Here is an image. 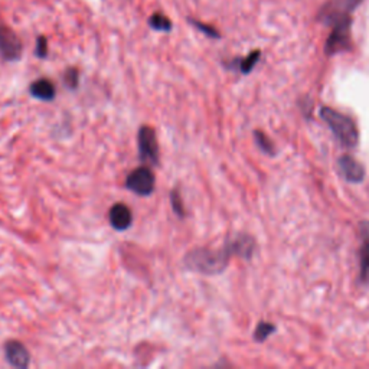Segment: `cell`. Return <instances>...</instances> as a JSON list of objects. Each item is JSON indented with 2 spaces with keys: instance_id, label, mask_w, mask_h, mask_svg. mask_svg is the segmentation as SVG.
<instances>
[{
  "instance_id": "1",
  "label": "cell",
  "mask_w": 369,
  "mask_h": 369,
  "mask_svg": "<svg viewBox=\"0 0 369 369\" xmlns=\"http://www.w3.org/2000/svg\"><path fill=\"white\" fill-rule=\"evenodd\" d=\"M231 257H233V254H231L226 245H224L221 250L195 249L184 255L183 264L188 270L199 274L217 275L228 267Z\"/></svg>"
},
{
  "instance_id": "2",
  "label": "cell",
  "mask_w": 369,
  "mask_h": 369,
  "mask_svg": "<svg viewBox=\"0 0 369 369\" xmlns=\"http://www.w3.org/2000/svg\"><path fill=\"white\" fill-rule=\"evenodd\" d=\"M320 117L323 121H326V125L335 134L337 140L341 142L345 147H355L359 140V133L357 129L355 121H353L349 116H345L339 112H336L330 107H323L320 110Z\"/></svg>"
},
{
  "instance_id": "3",
  "label": "cell",
  "mask_w": 369,
  "mask_h": 369,
  "mask_svg": "<svg viewBox=\"0 0 369 369\" xmlns=\"http://www.w3.org/2000/svg\"><path fill=\"white\" fill-rule=\"evenodd\" d=\"M137 146H138V158L145 165L159 166L160 151L156 131L150 126H142L137 134Z\"/></svg>"
},
{
  "instance_id": "4",
  "label": "cell",
  "mask_w": 369,
  "mask_h": 369,
  "mask_svg": "<svg viewBox=\"0 0 369 369\" xmlns=\"http://www.w3.org/2000/svg\"><path fill=\"white\" fill-rule=\"evenodd\" d=\"M363 0H329L323 5L319 13V19L326 25H335L341 21L349 19L350 13L355 10Z\"/></svg>"
},
{
  "instance_id": "5",
  "label": "cell",
  "mask_w": 369,
  "mask_h": 369,
  "mask_svg": "<svg viewBox=\"0 0 369 369\" xmlns=\"http://www.w3.org/2000/svg\"><path fill=\"white\" fill-rule=\"evenodd\" d=\"M126 188L138 196H150L156 188V178L149 166L136 167L126 179Z\"/></svg>"
},
{
  "instance_id": "6",
  "label": "cell",
  "mask_w": 369,
  "mask_h": 369,
  "mask_svg": "<svg viewBox=\"0 0 369 369\" xmlns=\"http://www.w3.org/2000/svg\"><path fill=\"white\" fill-rule=\"evenodd\" d=\"M23 45L14 30L9 26L0 25V56L8 63L19 61L22 56Z\"/></svg>"
},
{
  "instance_id": "7",
  "label": "cell",
  "mask_w": 369,
  "mask_h": 369,
  "mask_svg": "<svg viewBox=\"0 0 369 369\" xmlns=\"http://www.w3.org/2000/svg\"><path fill=\"white\" fill-rule=\"evenodd\" d=\"M350 43V18L333 25V30L328 38L325 51L328 55L344 52L349 48Z\"/></svg>"
},
{
  "instance_id": "8",
  "label": "cell",
  "mask_w": 369,
  "mask_h": 369,
  "mask_svg": "<svg viewBox=\"0 0 369 369\" xmlns=\"http://www.w3.org/2000/svg\"><path fill=\"white\" fill-rule=\"evenodd\" d=\"M5 358L10 366L18 369H25L30 363L29 352L19 341H8L5 344Z\"/></svg>"
},
{
  "instance_id": "9",
  "label": "cell",
  "mask_w": 369,
  "mask_h": 369,
  "mask_svg": "<svg viewBox=\"0 0 369 369\" xmlns=\"http://www.w3.org/2000/svg\"><path fill=\"white\" fill-rule=\"evenodd\" d=\"M342 176L350 183H361L365 179V167L349 155H344L337 160Z\"/></svg>"
},
{
  "instance_id": "10",
  "label": "cell",
  "mask_w": 369,
  "mask_h": 369,
  "mask_svg": "<svg viewBox=\"0 0 369 369\" xmlns=\"http://www.w3.org/2000/svg\"><path fill=\"white\" fill-rule=\"evenodd\" d=\"M110 225L116 231H127L133 225V213L126 204H114L109 211Z\"/></svg>"
},
{
  "instance_id": "11",
  "label": "cell",
  "mask_w": 369,
  "mask_h": 369,
  "mask_svg": "<svg viewBox=\"0 0 369 369\" xmlns=\"http://www.w3.org/2000/svg\"><path fill=\"white\" fill-rule=\"evenodd\" d=\"M225 245L233 255H238L242 258H250L254 253L255 242L250 235L238 234L233 240H229Z\"/></svg>"
},
{
  "instance_id": "12",
  "label": "cell",
  "mask_w": 369,
  "mask_h": 369,
  "mask_svg": "<svg viewBox=\"0 0 369 369\" xmlns=\"http://www.w3.org/2000/svg\"><path fill=\"white\" fill-rule=\"evenodd\" d=\"M29 94L41 101H52L56 96L55 84L48 78H39L29 85Z\"/></svg>"
},
{
  "instance_id": "13",
  "label": "cell",
  "mask_w": 369,
  "mask_h": 369,
  "mask_svg": "<svg viewBox=\"0 0 369 369\" xmlns=\"http://www.w3.org/2000/svg\"><path fill=\"white\" fill-rule=\"evenodd\" d=\"M363 242L359 250V279L369 283V231H363Z\"/></svg>"
},
{
  "instance_id": "14",
  "label": "cell",
  "mask_w": 369,
  "mask_h": 369,
  "mask_svg": "<svg viewBox=\"0 0 369 369\" xmlns=\"http://www.w3.org/2000/svg\"><path fill=\"white\" fill-rule=\"evenodd\" d=\"M149 26L153 30H158V32H171L173 25H172V21L169 19L166 14L156 12L149 18Z\"/></svg>"
},
{
  "instance_id": "15",
  "label": "cell",
  "mask_w": 369,
  "mask_h": 369,
  "mask_svg": "<svg viewBox=\"0 0 369 369\" xmlns=\"http://www.w3.org/2000/svg\"><path fill=\"white\" fill-rule=\"evenodd\" d=\"M258 59H260V51L251 52L249 56H245L244 59L238 61V68H240V71L242 74H250L254 70V67L257 65Z\"/></svg>"
},
{
  "instance_id": "16",
  "label": "cell",
  "mask_w": 369,
  "mask_h": 369,
  "mask_svg": "<svg viewBox=\"0 0 369 369\" xmlns=\"http://www.w3.org/2000/svg\"><path fill=\"white\" fill-rule=\"evenodd\" d=\"M63 80H64V84L68 89L74 91L78 88V84H80V71L76 68H68L64 75H63Z\"/></svg>"
},
{
  "instance_id": "17",
  "label": "cell",
  "mask_w": 369,
  "mask_h": 369,
  "mask_svg": "<svg viewBox=\"0 0 369 369\" xmlns=\"http://www.w3.org/2000/svg\"><path fill=\"white\" fill-rule=\"evenodd\" d=\"M171 205L173 212L176 213V217L179 218H184L187 217V211H184V205H183V199L180 196L179 189H173L171 192Z\"/></svg>"
},
{
  "instance_id": "18",
  "label": "cell",
  "mask_w": 369,
  "mask_h": 369,
  "mask_svg": "<svg viewBox=\"0 0 369 369\" xmlns=\"http://www.w3.org/2000/svg\"><path fill=\"white\" fill-rule=\"evenodd\" d=\"M275 330V328L271 325V323L267 321H261L260 325L257 326L255 332H254V339L257 342H264L267 337Z\"/></svg>"
},
{
  "instance_id": "19",
  "label": "cell",
  "mask_w": 369,
  "mask_h": 369,
  "mask_svg": "<svg viewBox=\"0 0 369 369\" xmlns=\"http://www.w3.org/2000/svg\"><path fill=\"white\" fill-rule=\"evenodd\" d=\"M189 23H192L198 30H199V32H202L204 35H207L208 38H213V39H218L221 35H220V32H218V30L217 29H215L213 26H211V25H207V23H204V22H201V21H196V19H189Z\"/></svg>"
},
{
  "instance_id": "20",
  "label": "cell",
  "mask_w": 369,
  "mask_h": 369,
  "mask_svg": "<svg viewBox=\"0 0 369 369\" xmlns=\"http://www.w3.org/2000/svg\"><path fill=\"white\" fill-rule=\"evenodd\" d=\"M254 136H255V142H257L258 147L263 150L264 153H267V155H273V153H274V145L271 143L270 138L264 133H261V131H255Z\"/></svg>"
},
{
  "instance_id": "21",
  "label": "cell",
  "mask_w": 369,
  "mask_h": 369,
  "mask_svg": "<svg viewBox=\"0 0 369 369\" xmlns=\"http://www.w3.org/2000/svg\"><path fill=\"white\" fill-rule=\"evenodd\" d=\"M35 55L38 58H46L48 56V41L45 36H38L36 38V46H35Z\"/></svg>"
}]
</instances>
